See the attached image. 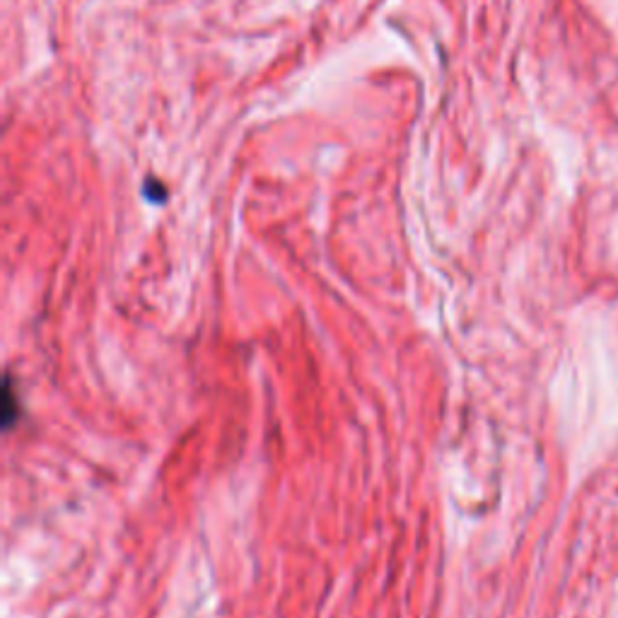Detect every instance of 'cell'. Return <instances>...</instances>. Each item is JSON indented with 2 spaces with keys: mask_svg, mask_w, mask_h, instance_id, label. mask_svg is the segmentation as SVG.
<instances>
[{
  "mask_svg": "<svg viewBox=\"0 0 618 618\" xmlns=\"http://www.w3.org/2000/svg\"><path fill=\"white\" fill-rule=\"evenodd\" d=\"M20 416V411L15 408V392H13V379H5V392H3V420L5 428H13L15 418Z\"/></svg>",
  "mask_w": 618,
  "mask_h": 618,
  "instance_id": "6da1fadb",
  "label": "cell"
}]
</instances>
